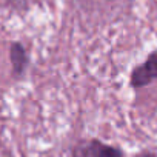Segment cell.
<instances>
[{
  "label": "cell",
  "mask_w": 157,
  "mask_h": 157,
  "mask_svg": "<svg viewBox=\"0 0 157 157\" xmlns=\"http://www.w3.org/2000/svg\"><path fill=\"white\" fill-rule=\"evenodd\" d=\"M10 60H11V66H13V75L14 77H22L29 65V57L26 52V48L20 43V42H14L11 43L10 48Z\"/></svg>",
  "instance_id": "3957f363"
},
{
  "label": "cell",
  "mask_w": 157,
  "mask_h": 157,
  "mask_svg": "<svg viewBox=\"0 0 157 157\" xmlns=\"http://www.w3.org/2000/svg\"><path fill=\"white\" fill-rule=\"evenodd\" d=\"M154 80H157V51L151 52L142 65L136 66L131 71L129 85L134 90H140L143 86H148Z\"/></svg>",
  "instance_id": "6da1fadb"
},
{
  "label": "cell",
  "mask_w": 157,
  "mask_h": 157,
  "mask_svg": "<svg viewBox=\"0 0 157 157\" xmlns=\"http://www.w3.org/2000/svg\"><path fill=\"white\" fill-rule=\"evenodd\" d=\"M74 157H123V152L97 139L80 143L74 149Z\"/></svg>",
  "instance_id": "7a4b0ae2"
}]
</instances>
